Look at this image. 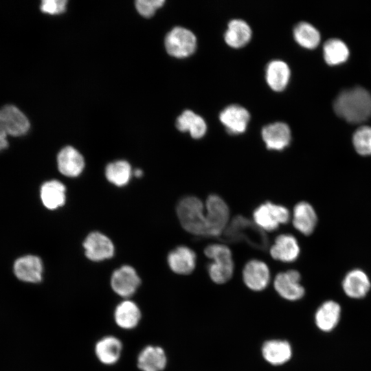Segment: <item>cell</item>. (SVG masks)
<instances>
[{"mask_svg":"<svg viewBox=\"0 0 371 371\" xmlns=\"http://www.w3.org/2000/svg\"><path fill=\"white\" fill-rule=\"evenodd\" d=\"M333 109L349 123H361L371 117V94L360 86L344 89L335 98Z\"/></svg>","mask_w":371,"mask_h":371,"instance_id":"cell-1","label":"cell"},{"mask_svg":"<svg viewBox=\"0 0 371 371\" xmlns=\"http://www.w3.org/2000/svg\"><path fill=\"white\" fill-rule=\"evenodd\" d=\"M177 213L182 227L192 234L206 236V219L201 201L195 196H186L179 202Z\"/></svg>","mask_w":371,"mask_h":371,"instance_id":"cell-2","label":"cell"},{"mask_svg":"<svg viewBox=\"0 0 371 371\" xmlns=\"http://www.w3.org/2000/svg\"><path fill=\"white\" fill-rule=\"evenodd\" d=\"M256 223L249 219L237 216L224 230V239L229 242L245 240L249 245L260 249L267 248V237Z\"/></svg>","mask_w":371,"mask_h":371,"instance_id":"cell-3","label":"cell"},{"mask_svg":"<svg viewBox=\"0 0 371 371\" xmlns=\"http://www.w3.org/2000/svg\"><path fill=\"white\" fill-rule=\"evenodd\" d=\"M204 253L213 260L207 265L211 280L216 284H223L229 280L234 268L230 249L225 245L212 244L205 247Z\"/></svg>","mask_w":371,"mask_h":371,"instance_id":"cell-4","label":"cell"},{"mask_svg":"<svg viewBox=\"0 0 371 371\" xmlns=\"http://www.w3.org/2000/svg\"><path fill=\"white\" fill-rule=\"evenodd\" d=\"M206 236H219L228 225L229 212L226 203L216 194L208 196L205 204Z\"/></svg>","mask_w":371,"mask_h":371,"instance_id":"cell-5","label":"cell"},{"mask_svg":"<svg viewBox=\"0 0 371 371\" xmlns=\"http://www.w3.org/2000/svg\"><path fill=\"white\" fill-rule=\"evenodd\" d=\"M253 218L254 223L263 231L273 232L280 224L288 223L290 213L286 207L267 201L254 210Z\"/></svg>","mask_w":371,"mask_h":371,"instance_id":"cell-6","label":"cell"},{"mask_svg":"<svg viewBox=\"0 0 371 371\" xmlns=\"http://www.w3.org/2000/svg\"><path fill=\"white\" fill-rule=\"evenodd\" d=\"M167 52L176 58H186L192 55L196 47L195 35L189 30L176 27L165 38Z\"/></svg>","mask_w":371,"mask_h":371,"instance_id":"cell-7","label":"cell"},{"mask_svg":"<svg viewBox=\"0 0 371 371\" xmlns=\"http://www.w3.org/2000/svg\"><path fill=\"white\" fill-rule=\"evenodd\" d=\"M300 273L294 269L279 273L276 275L273 285L276 292L282 298L289 301L299 300L305 293L300 283Z\"/></svg>","mask_w":371,"mask_h":371,"instance_id":"cell-8","label":"cell"},{"mask_svg":"<svg viewBox=\"0 0 371 371\" xmlns=\"http://www.w3.org/2000/svg\"><path fill=\"white\" fill-rule=\"evenodd\" d=\"M141 280L134 268L124 265L116 269L111 278V286L115 293L123 297L133 295Z\"/></svg>","mask_w":371,"mask_h":371,"instance_id":"cell-9","label":"cell"},{"mask_svg":"<svg viewBox=\"0 0 371 371\" xmlns=\"http://www.w3.org/2000/svg\"><path fill=\"white\" fill-rule=\"evenodd\" d=\"M0 128L8 135L21 136L29 130L30 122L17 107L5 105L0 109Z\"/></svg>","mask_w":371,"mask_h":371,"instance_id":"cell-10","label":"cell"},{"mask_svg":"<svg viewBox=\"0 0 371 371\" xmlns=\"http://www.w3.org/2000/svg\"><path fill=\"white\" fill-rule=\"evenodd\" d=\"M86 256L93 261H101L111 258L114 246L105 235L94 232L90 233L83 243Z\"/></svg>","mask_w":371,"mask_h":371,"instance_id":"cell-11","label":"cell"},{"mask_svg":"<svg viewBox=\"0 0 371 371\" xmlns=\"http://www.w3.org/2000/svg\"><path fill=\"white\" fill-rule=\"evenodd\" d=\"M243 278L245 285L252 291L264 290L270 282V272L267 265L258 260H251L245 266Z\"/></svg>","mask_w":371,"mask_h":371,"instance_id":"cell-12","label":"cell"},{"mask_svg":"<svg viewBox=\"0 0 371 371\" xmlns=\"http://www.w3.org/2000/svg\"><path fill=\"white\" fill-rule=\"evenodd\" d=\"M43 263L40 258L26 255L17 258L13 267L16 277L23 282L38 283L42 280Z\"/></svg>","mask_w":371,"mask_h":371,"instance_id":"cell-13","label":"cell"},{"mask_svg":"<svg viewBox=\"0 0 371 371\" xmlns=\"http://www.w3.org/2000/svg\"><path fill=\"white\" fill-rule=\"evenodd\" d=\"M219 119L229 133L237 135L245 131L250 120V115L244 107L232 104L221 112Z\"/></svg>","mask_w":371,"mask_h":371,"instance_id":"cell-14","label":"cell"},{"mask_svg":"<svg viewBox=\"0 0 371 371\" xmlns=\"http://www.w3.org/2000/svg\"><path fill=\"white\" fill-rule=\"evenodd\" d=\"M262 137L268 149L282 150L291 142V130L284 122H275L262 128Z\"/></svg>","mask_w":371,"mask_h":371,"instance_id":"cell-15","label":"cell"},{"mask_svg":"<svg viewBox=\"0 0 371 371\" xmlns=\"http://www.w3.org/2000/svg\"><path fill=\"white\" fill-rule=\"evenodd\" d=\"M342 288L347 296L354 299L365 297L371 288L366 273L360 269L348 271L342 281Z\"/></svg>","mask_w":371,"mask_h":371,"instance_id":"cell-16","label":"cell"},{"mask_svg":"<svg viewBox=\"0 0 371 371\" xmlns=\"http://www.w3.org/2000/svg\"><path fill=\"white\" fill-rule=\"evenodd\" d=\"M300 252L297 239L291 234H281L276 237L270 249L273 258L283 262L295 261Z\"/></svg>","mask_w":371,"mask_h":371,"instance_id":"cell-17","label":"cell"},{"mask_svg":"<svg viewBox=\"0 0 371 371\" xmlns=\"http://www.w3.org/2000/svg\"><path fill=\"white\" fill-rule=\"evenodd\" d=\"M317 216L313 207L308 202L297 203L293 213V227L304 235L311 234L317 225Z\"/></svg>","mask_w":371,"mask_h":371,"instance_id":"cell-18","label":"cell"},{"mask_svg":"<svg viewBox=\"0 0 371 371\" xmlns=\"http://www.w3.org/2000/svg\"><path fill=\"white\" fill-rule=\"evenodd\" d=\"M196 260L194 251L186 246L177 247L168 256V263L170 269L181 275L192 273L196 266Z\"/></svg>","mask_w":371,"mask_h":371,"instance_id":"cell-19","label":"cell"},{"mask_svg":"<svg viewBox=\"0 0 371 371\" xmlns=\"http://www.w3.org/2000/svg\"><path fill=\"white\" fill-rule=\"evenodd\" d=\"M57 163L59 171L67 177L78 176L85 167L83 157L71 146H66L59 152Z\"/></svg>","mask_w":371,"mask_h":371,"instance_id":"cell-20","label":"cell"},{"mask_svg":"<svg viewBox=\"0 0 371 371\" xmlns=\"http://www.w3.org/2000/svg\"><path fill=\"white\" fill-rule=\"evenodd\" d=\"M166 365V352L159 346H147L137 357V367L142 371H162Z\"/></svg>","mask_w":371,"mask_h":371,"instance_id":"cell-21","label":"cell"},{"mask_svg":"<svg viewBox=\"0 0 371 371\" xmlns=\"http://www.w3.org/2000/svg\"><path fill=\"white\" fill-rule=\"evenodd\" d=\"M262 355L268 363L280 366L290 360L292 357V348L286 340H268L262 346Z\"/></svg>","mask_w":371,"mask_h":371,"instance_id":"cell-22","label":"cell"},{"mask_svg":"<svg viewBox=\"0 0 371 371\" xmlns=\"http://www.w3.org/2000/svg\"><path fill=\"white\" fill-rule=\"evenodd\" d=\"M340 315L341 307L339 304L333 300L326 301L319 306L315 312V324L322 331H330L337 325Z\"/></svg>","mask_w":371,"mask_h":371,"instance_id":"cell-23","label":"cell"},{"mask_svg":"<svg viewBox=\"0 0 371 371\" xmlns=\"http://www.w3.org/2000/svg\"><path fill=\"white\" fill-rule=\"evenodd\" d=\"M114 319L116 324L124 329H133L139 324L141 311L134 302L126 300L121 302L114 311Z\"/></svg>","mask_w":371,"mask_h":371,"instance_id":"cell-24","label":"cell"},{"mask_svg":"<svg viewBox=\"0 0 371 371\" xmlns=\"http://www.w3.org/2000/svg\"><path fill=\"white\" fill-rule=\"evenodd\" d=\"M122 350L120 340L114 336H106L95 344V352L100 361L106 365L117 363Z\"/></svg>","mask_w":371,"mask_h":371,"instance_id":"cell-25","label":"cell"},{"mask_svg":"<svg viewBox=\"0 0 371 371\" xmlns=\"http://www.w3.org/2000/svg\"><path fill=\"white\" fill-rule=\"evenodd\" d=\"M290 78V69L284 61H271L266 69V80L269 87L275 91H282L287 86Z\"/></svg>","mask_w":371,"mask_h":371,"instance_id":"cell-26","label":"cell"},{"mask_svg":"<svg viewBox=\"0 0 371 371\" xmlns=\"http://www.w3.org/2000/svg\"><path fill=\"white\" fill-rule=\"evenodd\" d=\"M251 37V30L243 20L234 19L229 21L225 32V43L233 48H240L247 44Z\"/></svg>","mask_w":371,"mask_h":371,"instance_id":"cell-27","label":"cell"},{"mask_svg":"<svg viewBox=\"0 0 371 371\" xmlns=\"http://www.w3.org/2000/svg\"><path fill=\"white\" fill-rule=\"evenodd\" d=\"M41 199L45 207L55 210L65 202V187L57 180L44 183L41 188Z\"/></svg>","mask_w":371,"mask_h":371,"instance_id":"cell-28","label":"cell"},{"mask_svg":"<svg viewBox=\"0 0 371 371\" xmlns=\"http://www.w3.org/2000/svg\"><path fill=\"white\" fill-rule=\"evenodd\" d=\"M176 126L181 132L188 131L192 137L199 139L207 131L205 120L190 110L184 111L177 119Z\"/></svg>","mask_w":371,"mask_h":371,"instance_id":"cell-29","label":"cell"},{"mask_svg":"<svg viewBox=\"0 0 371 371\" xmlns=\"http://www.w3.org/2000/svg\"><path fill=\"white\" fill-rule=\"evenodd\" d=\"M325 62L329 65H338L346 62L349 57V49L346 43L339 38H330L323 46Z\"/></svg>","mask_w":371,"mask_h":371,"instance_id":"cell-30","label":"cell"},{"mask_svg":"<svg viewBox=\"0 0 371 371\" xmlns=\"http://www.w3.org/2000/svg\"><path fill=\"white\" fill-rule=\"evenodd\" d=\"M293 36L300 46L308 49L316 48L320 42L319 32L307 22H300L295 26Z\"/></svg>","mask_w":371,"mask_h":371,"instance_id":"cell-31","label":"cell"},{"mask_svg":"<svg viewBox=\"0 0 371 371\" xmlns=\"http://www.w3.org/2000/svg\"><path fill=\"white\" fill-rule=\"evenodd\" d=\"M105 175L108 181L117 186L128 183L131 177L130 164L124 160L112 162L107 165Z\"/></svg>","mask_w":371,"mask_h":371,"instance_id":"cell-32","label":"cell"},{"mask_svg":"<svg viewBox=\"0 0 371 371\" xmlns=\"http://www.w3.org/2000/svg\"><path fill=\"white\" fill-rule=\"evenodd\" d=\"M352 144L359 155H371V126H362L358 128L353 134Z\"/></svg>","mask_w":371,"mask_h":371,"instance_id":"cell-33","label":"cell"},{"mask_svg":"<svg viewBox=\"0 0 371 371\" xmlns=\"http://www.w3.org/2000/svg\"><path fill=\"white\" fill-rule=\"evenodd\" d=\"M164 0H138L135 7L140 14L145 17L151 16L156 10L164 3Z\"/></svg>","mask_w":371,"mask_h":371,"instance_id":"cell-34","label":"cell"},{"mask_svg":"<svg viewBox=\"0 0 371 371\" xmlns=\"http://www.w3.org/2000/svg\"><path fill=\"white\" fill-rule=\"evenodd\" d=\"M66 3V0H43L41 4V10L50 14H59L65 11Z\"/></svg>","mask_w":371,"mask_h":371,"instance_id":"cell-35","label":"cell"},{"mask_svg":"<svg viewBox=\"0 0 371 371\" xmlns=\"http://www.w3.org/2000/svg\"><path fill=\"white\" fill-rule=\"evenodd\" d=\"M7 136L8 134L0 128V150L7 148L8 146Z\"/></svg>","mask_w":371,"mask_h":371,"instance_id":"cell-36","label":"cell"},{"mask_svg":"<svg viewBox=\"0 0 371 371\" xmlns=\"http://www.w3.org/2000/svg\"><path fill=\"white\" fill-rule=\"evenodd\" d=\"M134 174L137 177H139L141 176H142V170H140V169H136L134 172Z\"/></svg>","mask_w":371,"mask_h":371,"instance_id":"cell-37","label":"cell"}]
</instances>
